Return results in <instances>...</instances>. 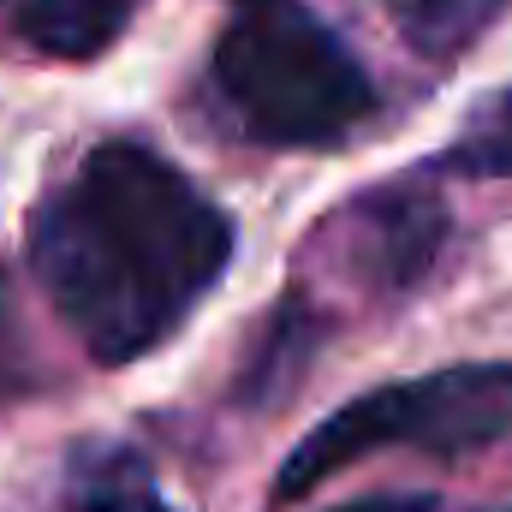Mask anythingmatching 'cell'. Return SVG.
<instances>
[{
    "instance_id": "cell-1",
    "label": "cell",
    "mask_w": 512,
    "mask_h": 512,
    "mask_svg": "<svg viewBox=\"0 0 512 512\" xmlns=\"http://www.w3.org/2000/svg\"><path fill=\"white\" fill-rule=\"evenodd\" d=\"M233 221L149 143H96L30 215V268L96 364L155 352L227 274Z\"/></svg>"
},
{
    "instance_id": "cell-2",
    "label": "cell",
    "mask_w": 512,
    "mask_h": 512,
    "mask_svg": "<svg viewBox=\"0 0 512 512\" xmlns=\"http://www.w3.org/2000/svg\"><path fill=\"white\" fill-rule=\"evenodd\" d=\"M209 78L239 131L280 149L346 143L376 114V84L358 54L298 0H239Z\"/></svg>"
},
{
    "instance_id": "cell-3",
    "label": "cell",
    "mask_w": 512,
    "mask_h": 512,
    "mask_svg": "<svg viewBox=\"0 0 512 512\" xmlns=\"http://www.w3.org/2000/svg\"><path fill=\"white\" fill-rule=\"evenodd\" d=\"M501 435H512V364H447L435 376L358 393L352 405L322 417L286 453L274 495L298 501L316 483H328L334 471H346L370 453H387V447L453 459V453H477Z\"/></svg>"
},
{
    "instance_id": "cell-4",
    "label": "cell",
    "mask_w": 512,
    "mask_h": 512,
    "mask_svg": "<svg viewBox=\"0 0 512 512\" xmlns=\"http://www.w3.org/2000/svg\"><path fill=\"white\" fill-rule=\"evenodd\" d=\"M447 203L441 191L417 173V179H387L376 191L352 197L340 215H328L316 227V251L334 256V268L352 286L370 292H405L417 286L435 256L447 245Z\"/></svg>"
},
{
    "instance_id": "cell-5",
    "label": "cell",
    "mask_w": 512,
    "mask_h": 512,
    "mask_svg": "<svg viewBox=\"0 0 512 512\" xmlns=\"http://www.w3.org/2000/svg\"><path fill=\"white\" fill-rule=\"evenodd\" d=\"M137 6H143V0H24V6H18V30H24L42 54L84 60V54H102V48L126 30Z\"/></svg>"
},
{
    "instance_id": "cell-6",
    "label": "cell",
    "mask_w": 512,
    "mask_h": 512,
    "mask_svg": "<svg viewBox=\"0 0 512 512\" xmlns=\"http://www.w3.org/2000/svg\"><path fill=\"white\" fill-rule=\"evenodd\" d=\"M72 507L78 512H179L155 489L149 465L131 447H84L72 459Z\"/></svg>"
},
{
    "instance_id": "cell-7",
    "label": "cell",
    "mask_w": 512,
    "mask_h": 512,
    "mask_svg": "<svg viewBox=\"0 0 512 512\" xmlns=\"http://www.w3.org/2000/svg\"><path fill=\"white\" fill-rule=\"evenodd\" d=\"M512 179V90H495L489 102H477L465 114V126L453 131V143L423 167V179Z\"/></svg>"
},
{
    "instance_id": "cell-8",
    "label": "cell",
    "mask_w": 512,
    "mask_h": 512,
    "mask_svg": "<svg viewBox=\"0 0 512 512\" xmlns=\"http://www.w3.org/2000/svg\"><path fill=\"white\" fill-rule=\"evenodd\" d=\"M399 36L423 54V60H453L465 54L512 0H387Z\"/></svg>"
},
{
    "instance_id": "cell-9",
    "label": "cell",
    "mask_w": 512,
    "mask_h": 512,
    "mask_svg": "<svg viewBox=\"0 0 512 512\" xmlns=\"http://www.w3.org/2000/svg\"><path fill=\"white\" fill-rule=\"evenodd\" d=\"M334 512H435V501L429 495H376V501H352Z\"/></svg>"
},
{
    "instance_id": "cell-10",
    "label": "cell",
    "mask_w": 512,
    "mask_h": 512,
    "mask_svg": "<svg viewBox=\"0 0 512 512\" xmlns=\"http://www.w3.org/2000/svg\"><path fill=\"white\" fill-rule=\"evenodd\" d=\"M507 512H512V507H507Z\"/></svg>"
}]
</instances>
